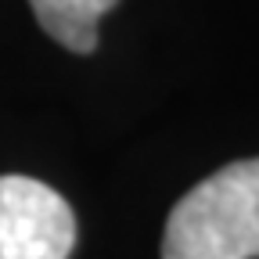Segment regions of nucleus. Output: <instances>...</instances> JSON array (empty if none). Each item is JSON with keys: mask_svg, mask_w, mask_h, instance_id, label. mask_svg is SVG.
Wrapping results in <instances>:
<instances>
[{"mask_svg": "<svg viewBox=\"0 0 259 259\" xmlns=\"http://www.w3.org/2000/svg\"><path fill=\"white\" fill-rule=\"evenodd\" d=\"M162 259H259V158L194 184L173 205Z\"/></svg>", "mask_w": 259, "mask_h": 259, "instance_id": "f257e3e1", "label": "nucleus"}, {"mask_svg": "<svg viewBox=\"0 0 259 259\" xmlns=\"http://www.w3.org/2000/svg\"><path fill=\"white\" fill-rule=\"evenodd\" d=\"M76 212L32 177H0V259H69Z\"/></svg>", "mask_w": 259, "mask_h": 259, "instance_id": "f03ea898", "label": "nucleus"}, {"mask_svg": "<svg viewBox=\"0 0 259 259\" xmlns=\"http://www.w3.org/2000/svg\"><path fill=\"white\" fill-rule=\"evenodd\" d=\"M29 4L51 40L76 54H90L97 47V25L119 0H29Z\"/></svg>", "mask_w": 259, "mask_h": 259, "instance_id": "7ed1b4c3", "label": "nucleus"}]
</instances>
